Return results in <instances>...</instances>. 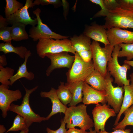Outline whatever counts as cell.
<instances>
[{"label":"cell","instance_id":"13","mask_svg":"<svg viewBox=\"0 0 133 133\" xmlns=\"http://www.w3.org/2000/svg\"><path fill=\"white\" fill-rule=\"evenodd\" d=\"M33 0H26L25 5L14 14L6 18L7 22L9 24L12 25L16 22H21L26 25H30L32 26L37 25L38 21L36 18L32 19L30 16L28 9L33 8L35 5Z\"/></svg>","mask_w":133,"mask_h":133},{"label":"cell","instance_id":"36","mask_svg":"<svg viewBox=\"0 0 133 133\" xmlns=\"http://www.w3.org/2000/svg\"><path fill=\"white\" fill-rule=\"evenodd\" d=\"M61 124L60 127L56 130H53L47 127L46 130L47 133H66L67 131L65 128L66 123L63 119L61 120Z\"/></svg>","mask_w":133,"mask_h":133},{"label":"cell","instance_id":"26","mask_svg":"<svg viewBox=\"0 0 133 133\" xmlns=\"http://www.w3.org/2000/svg\"><path fill=\"white\" fill-rule=\"evenodd\" d=\"M56 92L58 98L63 104L66 106L71 102L72 99L71 94L64 82H60V85L56 90Z\"/></svg>","mask_w":133,"mask_h":133},{"label":"cell","instance_id":"1","mask_svg":"<svg viewBox=\"0 0 133 133\" xmlns=\"http://www.w3.org/2000/svg\"><path fill=\"white\" fill-rule=\"evenodd\" d=\"M86 108L84 104L67 107L63 119L67 128L78 127L86 131L94 126V122L87 114Z\"/></svg>","mask_w":133,"mask_h":133},{"label":"cell","instance_id":"25","mask_svg":"<svg viewBox=\"0 0 133 133\" xmlns=\"http://www.w3.org/2000/svg\"><path fill=\"white\" fill-rule=\"evenodd\" d=\"M123 114L124 115L123 119L112 128L113 130H125L127 126H133V105L126 109Z\"/></svg>","mask_w":133,"mask_h":133},{"label":"cell","instance_id":"34","mask_svg":"<svg viewBox=\"0 0 133 133\" xmlns=\"http://www.w3.org/2000/svg\"><path fill=\"white\" fill-rule=\"evenodd\" d=\"M120 8L127 10L133 11V0H117Z\"/></svg>","mask_w":133,"mask_h":133},{"label":"cell","instance_id":"2","mask_svg":"<svg viewBox=\"0 0 133 133\" xmlns=\"http://www.w3.org/2000/svg\"><path fill=\"white\" fill-rule=\"evenodd\" d=\"M37 53L44 58L48 53H56L63 52H70L75 54L76 52L72 45L70 40L39 39L36 45Z\"/></svg>","mask_w":133,"mask_h":133},{"label":"cell","instance_id":"48","mask_svg":"<svg viewBox=\"0 0 133 133\" xmlns=\"http://www.w3.org/2000/svg\"></svg>","mask_w":133,"mask_h":133},{"label":"cell","instance_id":"32","mask_svg":"<svg viewBox=\"0 0 133 133\" xmlns=\"http://www.w3.org/2000/svg\"><path fill=\"white\" fill-rule=\"evenodd\" d=\"M92 2L99 5L101 8V10L98 11L93 16V18L101 17H106L110 11L105 7L103 3V0H90Z\"/></svg>","mask_w":133,"mask_h":133},{"label":"cell","instance_id":"15","mask_svg":"<svg viewBox=\"0 0 133 133\" xmlns=\"http://www.w3.org/2000/svg\"><path fill=\"white\" fill-rule=\"evenodd\" d=\"M83 104H97L101 103L102 104L107 102L105 92L96 90L83 82Z\"/></svg>","mask_w":133,"mask_h":133},{"label":"cell","instance_id":"5","mask_svg":"<svg viewBox=\"0 0 133 133\" xmlns=\"http://www.w3.org/2000/svg\"><path fill=\"white\" fill-rule=\"evenodd\" d=\"M114 47L111 45L102 47L98 42L94 40L91 43V50L95 69L98 71L105 78L107 72V63L112 59Z\"/></svg>","mask_w":133,"mask_h":133},{"label":"cell","instance_id":"18","mask_svg":"<svg viewBox=\"0 0 133 133\" xmlns=\"http://www.w3.org/2000/svg\"><path fill=\"white\" fill-rule=\"evenodd\" d=\"M84 82L94 89L105 92L107 82L105 79L97 70L95 69L86 78Z\"/></svg>","mask_w":133,"mask_h":133},{"label":"cell","instance_id":"24","mask_svg":"<svg viewBox=\"0 0 133 133\" xmlns=\"http://www.w3.org/2000/svg\"><path fill=\"white\" fill-rule=\"evenodd\" d=\"M28 50L24 46H20L14 47L9 43H2L0 44V51L3 52L5 54L13 52L18 55L20 57L24 59L26 52Z\"/></svg>","mask_w":133,"mask_h":133},{"label":"cell","instance_id":"21","mask_svg":"<svg viewBox=\"0 0 133 133\" xmlns=\"http://www.w3.org/2000/svg\"><path fill=\"white\" fill-rule=\"evenodd\" d=\"M30 50H28L26 53L25 60L23 63L19 67L16 73L10 79V85H12L17 80L22 78H25L27 80L31 81L33 79L34 74L32 72H28L27 67V63L28 59L31 55Z\"/></svg>","mask_w":133,"mask_h":133},{"label":"cell","instance_id":"8","mask_svg":"<svg viewBox=\"0 0 133 133\" xmlns=\"http://www.w3.org/2000/svg\"><path fill=\"white\" fill-rule=\"evenodd\" d=\"M41 10L37 8L33 11L37 19L38 23L36 26H32L30 29L29 36L35 41L41 39H67L69 36L62 35L53 32L46 24L42 22L40 17Z\"/></svg>","mask_w":133,"mask_h":133},{"label":"cell","instance_id":"40","mask_svg":"<svg viewBox=\"0 0 133 133\" xmlns=\"http://www.w3.org/2000/svg\"><path fill=\"white\" fill-rule=\"evenodd\" d=\"M66 133H88V132L81 129H79L75 128L69 129Z\"/></svg>","mask_w":133,"mask_h":133},{"label":"cell","instance_id":"27","mask_svg":"<svg viewBox=\"0 0 133 133\" xmlns=\"http://www.w3.org/2000/svg\"><path fill=\"white\" fill-rule=\"evenodd\" d=\"M14 70L8 67L0 66V82L1 85L6 86L10 85V79L14 75Z\"/></svg>","mask_w":133,"mask_h":133},{"label":"cell","instance_id":"33","mask_svg":"<svg viewBox=\"0 0 133 133\" xmlns=\"http://www.w3.org/2000/svg\"><path fill=\"white\" fill-rule=\"evenodd\" d=\"M35 5H48L49 4L53 5L55 8H57L61 5L62 2L59 0H35L33 2Z\"/></svg>","mask_w":133,"mask_h":133},{"label":"cell","instance_id":"42","mask_svg":"<svg viewBox=\"0 0 133 133\" xmlns=\"http://www.w3.org/2000/svg\"><path fill=\"white\" fill-rule=\"evenodd\" d=\"M7 64L6 59L4 55L0 56V66L4 67Z\"/></svg>","mask_w":133,"mask_h":133},{"label":"cell","instance_id":"44","mask_svg":"<svg viewBox=\"0 0 133 133\" xmlns=\"http://www.w3.org/2000/svg\"><path fill=\"white\" fill-rule=\"evenodd\" d=\"M123 62L129 65L130 66L133 67V61H128L126 60H124Z\"/></svg>","mask_w":133,"mask_h":133},{"label":"cell","instance_id":"43","mask_svg":"<svg viewBox=\"0 0 133 133\" xmlns=\"http://www.w3.org/2000/svg\"><path fill=\"white\" fill-rule=\"evenodd\" d=\"M6 129L3 125H0V133H4L5 132Z\"/></svg>","mask_w":133,"mask_h":133},{"label":"cell","instance_id":"37","mask_svg":"<svg viewBox=\"0 0 133 133\" xmlns=\"http://www.w3.org/2000/svg\"><path fill=\"white\" fill-rule=\"evenodd\" d=\"M78 53L85 62H88L92 60V54L91 50L83 51Z\"/></svg>","mask_w":133,"mask_h":133},{"label":"cell","instance_id":"39","mask_svg":"<svg viewBox=\"0 0 133 133\" xmlns=\"http://www.w3.org/2000/svg\"><path fill=\"white\" fill-rule=\"evenodd\" d=\"M131 130L130 129H118L115 130L112 132H108L104 130L103 131H99L97 133H133V132H131Z\"/></svg>","mask_w":133,"mask_h":133},{"label":"cell","instance_id":"14","mask_svg":"<svg viewBox=\"0 0 133 133\" xmlns=\"http://www.w3.org/2000/svg\"><path fill=\"white\" fill-rule=\"evenodd\" d=\"M108 40L114 47L121 43H133V32L113 27L106 29Z\"/></svg>","mask_w":133,"mask_h":133},{"label":"cell","instance_id":"12","mask_svg":"<svg viewBox=\"0 0 133 133\" xmlns=\"http://www.w3.org/2000/svg\"><path fill=\"white\" fill-rule=\"evenodd\" d=\"M9 87L0 85V109L4 118L7 116L12 102L20 100L22 97V93L19 89L11 90L9 89Z\"/></svg>","mask_w":133,"mask_h":133},{"label":"cell","instance_id":"9","mask_svg":"<svg viewBox=\"0 0 133 133\" xmlns=\"http://www.w3.org/2000/svg\"><path fill=\"white\" fill-rule=\"evenodd\" d=\"M105 78L107 82L105 90L107 102L108 103V105H110L113 108L116 114L118 113L123 100L124 86H114L112 83L113 79L108 71Z\"/></svg>","mask_w":133,"mask_h":133},{"label":"cell","instance_id":"46","mask_svg":"<svg viewBox=\"0 0 133 133\" xmlns=\"http://www.w3.org/2000/svg\"><path fill=\"white\" fill-rule=\"evenodd\" d=\"M89 130V131L88 132V133H97L95 130H93L92 128H91Z\"/></svg>","mask_w":133,"mask_h":133},{"label":"cell","instance_id":"11","mask_svg":"<svg viewBox=\"0 0 133 133\" xmlns=\"http://www.w3.org/2000/svg\"><path fill=\"white\" fill-rule=\"evenodd\" d=\"M45 56L49 59L51 62V65L46 70V74L47 76L56 69L66 67L70 69L75 59V55H70L67 52L48 53Z\"/></svg>","mask_w":133,"mask_h":133},{"label":"cell","instance_id":"29","mask_svg":"<svg viewBox=\"0 0 133 133\" xmlns=\"http://www.w3.org/2000/svg\"><path fill=\"white\" fill-rule=\"evenodd\" d=\"M28 128L25 119L20 115H17L15 117L12 126L5 133L10 131H22Z\"/></svg>","mask_w":133,"mask_h":133},{"label":"cell","instance_id":"41","mask_svg":"<svg viewBox=\"0 0 133 133\" xmlns=\"http://www.w3.org/2000/svg\"><path fill=\"white\" fill-rule=\"evenodd\" d=\"M9 24L7 22L6 18H5L1 15L0 16V28L7 26Z\"/></svg>","mask_w":133,"mask_h":133},{"label":"cell","instance_id":"28","mask_svg":"<svg viewBox=\"0 0 133 133\" xmlns=\"http://www.w3.org/2000/svg\"><path fill=\"white\" fill-rule=\"evenodd\" d=\"M5 1L4 13L6 18H8L24 6L22 3L16 0H6Z\"/></svg>","mask_w":133,"mask_h":133},{"label":"cell","instance_id":"17","mask_svg":"<svg viewBox=\"0 0 133 133\" xmlns=\"http://www.w3.org/2000/svg\"><path fill=\"white\" fill-rule=\"evenodd\" d=\"M40 95L41 97L49 98L52 104L51 111L50 114L45 117L46 120H48L52 116L58 113L65 114L67 107L60 100L55 88L51 87L49 92L41 91Z\"/></svg>","mask_w":133,"mask_h":133},{"label":"cell","instance_id":"38","mask_svg":"<svg viewBox=\"0 0 133 133\" xmlns=\"http://www.w3.org/2000/svg\"><path fill=\"white\" fill-rule=\"evenodd\" d=\"M62 5L64 9V17L66 19L68 11L69 5L68 2L65 0H62Z\"/></svg>","mask_w":133,"mask_h":133},{"label":"cell","instance_id":"10","mask_svg":"<svg viewBox=\"0 0 133 133\" xmlns=\"http://www.w3.org/2000/svg\"><path fill=\"white\" fill-rule=\"evenodd\" d=\"M94 121L95 130L98 133L99 131L105 130V126L107 119L111 117L116 116V113L113 109L106 103L101 105L96 104L92 112Z\"/></svg>","mask_w":133,"mask_h":133},{"label":"cell","instance_id":"19","mask_svg":"<svg viewBox=\"0 0 133 133\" xmlns=\"http://www.w3.org/2000/svg\"><path fill=\"white\" fill-rule=\"evenodd\" d=\"M83 82L80 81L71 83L67 82L65 84L72 96L71 101L69 104V107L76 106L78 103L83 101Z\"/></svg>","mask_w":133,"mask_h":133},{"label":"cell","instance_id":"47","mask_svg":"<svg viewBox=\"0 0 133 133\" xmlns=\"http://www.w3.org/2000/svg\"><path fill=\"white\" fill-rule=\"evenodd\" d=\"M130 81L133 83V71L132 72L130 75Z\"/></svg>","mask_w":133,"mask_h":133},{"label":"cell","instance_id":"22","mask_svg":"<svg viewBox=\"0 0 133 133\" xmlns=\"http://www.w3.org/2000/svg\"><path fill=\"white\" fill-rule=\"evenodd\" d=\"M70 40L72 46L77 53L85 50H91V38L83 33L79 36L74 35L71 38Z\"/></svg>","mask_w":133,"mask_h":133},{"label":"cell","instance_id":"45","mask_svg":"<svg viewBox=\"0 0 133 133\" xmlns=\"http://www.w3.org/2000/svg\"><path fill=\"white\" fill-rule=\"evenodd\" d=\"M29 132V128H27L21 131V132L19 133H28Z\"/></svg>","mask_w":133,"mask_h":133},{"label":"cell","instance_id":"23","mask_svg":"<svg viewBox=\"0 0 133 133\" xmlns=\"http://www.w3.org/2000/svg\"><path fill=\"white\" fill-rule=\"evenodd\" d=\"M26 25L21 22L13 23L11 27V33L12 40L19 41L28 39L29 35L25 30Z\"/></svg>","mask_w":133,"mask_h":133},{"label":"cell","instance_id":"35","mask_svg":"<svg viewBox=\"0 0 133 133\" xmlns=\"http://www.w3.org/2000/svg\"><path fill=\"white\" fill-rule=\"evenodd\" d=\"M103 1L105 7L109 11L114 10L120 7L119 4L117 0H103Z\"/></svg>","mask_w":133,"mask_h":133},{"label":"cell","instance_id":"30","mask_svg":"<svg viewBox=\"0 0 133 133\" xmlns=\"http://www.w3.org/2000/svg\"><path fill=\"white\" fill-rule=\"evenodd\" d=\"M118 45L121 50L119 52L118 57H125L126 60L128 61L133 59V43H121Z\"/></svg>","mask_w":133,"mask_h":133},{"label":"cell","instance_id":"7","mask_svg":"<svg viewBox=\"0 0 133 133\" xmlns=\"http://www.w3.org/2000/svg\"><path fill=\"white\" fill-rule=\"evenodd\" d=\"M75 59L70 69L66 73L67 82H84L86 78L95 69L93 61L88 62L84 61L76 52Z\"/></svg>","mask_w":133,"mask_h":133},{"label":"cell","instance_id":"20","mask_svg":"<svg viewBox=\"0 0 133 133\" xmlns=\"http://www.w3.org/2000/svg\"><path fill=\"white\" fill-rule=\"evenodd\" d=\"M124 95L120 110L117 115L114 126H115L119 122L122 115L127 109L133 105V83L131 82L128 86H124Z\"/></svg>","mask_w":133,"mask_h":133},{"label":"cell","instance_id":"3","mask_svg":"<svg viewBox=\"0 0 133 133\" xmlns=\"http://www.w3.org/2000/svg\"><path fill=\"white\" fill-rule=\"evenodd\" d=\"M38 87V86H36L29 89L24 87L25 93L21 104L18 105L12 103L9 110L23 117L25 119L28 128L33 123H40L46 120L45 117H41L39 114L35 113L32 110L30 105V96Z\"/></svg>","mask_w":133,"mask_h":133},{"label":"cell","instance_id":"4","mask_svg":"<svg viewBox=\"0 0 133 133\" xmlns=\"http://www.w3.org/2000/svg\"><path fill=\"white\" fill-rule=\"evenodd\" d=\"M121 49L118 45L114 47L112 54V59L108 62L107 71L114 78V82L118 86H123L130 84V80H128L127 77V71L131 68V66L126 63H124L121 66L118 60V55Z\"/></svg>","mask_w":133,"mask_h":133},{"label":"cell","instance_id":"16","mask_svg":"<svg viewBox=\"0 0 133 133\" xmlns=\"http://www.w3.org/2000/svg\"><path fill=\"white\" fill-rule=\"evenodd\" d=\"M106 29L104 25L94 23L85 26L83 34L94 40L103 43L105 46L110 45L108 40Z\"/></svg>","mask_w":133,"mask_h":133},{"label":"cell","instance_id":"6","mask_svg":"<svg viewBox=\"0 0 133 133\" xmlns=\"http://www.w3.org/2000/svg\"><path fill=\"white\" fill-rule=\"evenodd\" d=\"M105 21L104 25L106 29L113 27L133 28V11L117 8L110 11Z\"/></svg>","mask_w":133,"mask_h":133},{"label":"cell","instance_id":"31","mask_svg":"<svg viewBox=\"0 0 133 133\" xmlns=\"http://www.w3.org/2000/svg\"><path fill=\"white\" fill-rule=\"evenodd\" d=\"M11 27L7 26L0 28V40L6 43H11Z\"/></svg>","mask_w":133,"mask_h":133}]
</instances>
